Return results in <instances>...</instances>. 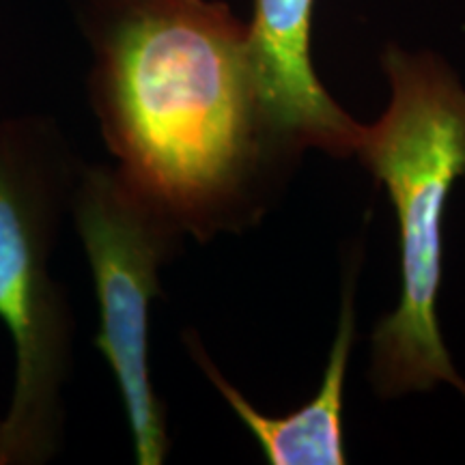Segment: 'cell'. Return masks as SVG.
<instances>
[{
	"label": "cell",
	"mask_w": 465,
	"mask_h": 465,
	"mask_svg": "<svg viewBox=\"0 0 465 465\" xmlns=\"http://www.w3.org/2000/svg\"><path fill=\"white\" fill-rule=\"evenodd\" d=\"M91 104L127 182L207 242L261 216L291 158L267 125L248 25L218 0H97Z\"/></svg>",
	"instance_id": "cell-1"
},
{
	"label": "cell",
	"mask_w": 465,
	"mask_h": 465,
	"mask_svg": "<svg viewBox=\"0 0 465 465\" xmlns=\"http://www.w3.org/2000/svg\"><path fill=\"white\" fill-rule=\"evenodd\" d=\"M391 104L362 125L356 153L388 190L399 223L401 295L373 334L371 380L381 397L449 383L465 399L440 330L444 213L465 177V86L444 58L391 45L381 58Z\"/></svg>",
	"instance_id": "cell-2"
},
{
	"label": "cell",
	"mask_w": 465,
	"mask_h": 465,
	"mask_svg": "<svg viewBox=\"0 0 465 465\" xmlns=\"http://www.w3.org/2000/svg\"><path fill=\"white\" fill-rule=\"evenodd\" d=\"M78 171L48 116L0 119V323L14 345L0 465H48L65 446L75 319L52 257Z\"/></svg>",
	"instance_id": "cell-3"
},
{
	"label": "cell",
	"mask_w": 465,
	"mask_h": 465,
	"mask_svg": "<svg viewBox=\"0 0 465 465\" xmlns=\"http://www.w3.org/2000/svg\"><path fill=\"white\" fill-rule=\"evenodd\" d=\"M69 216L83 242L100 308L95 347L113 371L138 465H162L171 449L164 401L149 366V315L162 267L185 232L116 166L80 164Z\"/></svg>",
	"instance_id": "cell-4"
},
{
	"label": "cell",
	"mask_w": 465,
	"mask_h": 465,
	"mask_svg": "<svg viewBox=\"0 0 465 465\" xmlns=\"http://www.w3.org/2000/svg\"><path fill=\"white\" fill-rule=\"evenodd\" d=\"M315 0H254L248 22V58L267 125L284 153L322 149L356 153L362 125L319 83L311 61Z\"/></svg>",
	"instance_id": "cell-5"
},
{
	"label": "cell",
	"mask_w": 465,
	"mask_h": 465,
	"mask_svg": "<svg viewBox=\"0 0 465 465\" xmlns=\"http://www.w3.org/2000/svg\"><path fill=\"white\" fill-rule=\"evenodd\" d=\"M349 282L341 306V319L336 336L330 349L328 364L319 386L317 397H312L300 410L287 416H265L254 407L232 383L223 377L216 364L209 360L205 349L196 336L188 334L185 342L192 358L201 366L203 373L216 386L226 403L243 427L254 435L263 449L267 463L272 465H345V431H342V397H345L347 366L351 358L353 336H356V317H353V295Z\"/></svg>",
	"instance_id": "cell-6"
}]
</instances>
